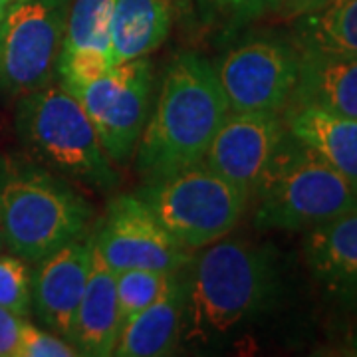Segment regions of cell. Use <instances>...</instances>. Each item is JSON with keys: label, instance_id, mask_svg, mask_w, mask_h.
<instances>
[{"label": "cell", "instance_id": "1", "mask_svg": "<svg viewBox=\"0 0 357 357\" xmlns=\"http://www.w3.org/2000/svg\"><path fill=\"white\" fill-rule=\"evenodd\" d=\"M185 318L181 344L229 342L278 302L282 274L270 246L225 238L204 246L183 268Z\"/></svg>", "mask_w": 357, "mask_h": 357}, {"label": "cell", "instance_id": "2", "mask_svg": "<svg viewBox=\"0 0 357 357\" xmlns=\"http://www.w3.org/2000/svg\"><path fill=\"white\" fill-rule=\"evenodd\" d=\"M229 114L215 66L195 52L177 54L141 133L137 171L155 178L203 161Z\"/></svg>", "mask_w": 357, "mask_h": 357}, {"label": "cell", "instance_id": "3", "mask_svg": "<svg viewBox=\"0 0 357 357\" xmlns=\"http://www.w3.org/2000/svg\"><path fill=\"white\" fill-rule=\"evenodd\" d=\"M252 199L258 203L255 225L260 230H312L357 213L356 185L290 131Z\"/></svg>", "mask_w": 357, "mask_h": 357}, {"label": "cell", "instance_id": "4", "mask_svg": "<svg viewBox=\"0 0 357 357\" xmlns=\"http://www.w3.org/2000/svg\"><path fill=\"white\" fill-rule=\"evenodd\" d=\"M91 215V204L60 177L34 165L2 167L0 230L13 255L40 262L84 236Z\"/></svg>", "mask_w": 357, "mask_h": 357}, {"label": "cell", "instance_id": "5", "mask_svg": "<svg viewBox=\"0 0 357 357\" xmlns=\"http://www.w3.org/2000/svg\"><path fill=\"white\" fill-rule=\"evenodd\" d=\"M135 197L187 250L225 238L243 218L248 195L220 177L204 161L145 178Z\"/></svg>", "mask_w": 357, "mask_h": 357}, {"label": "cell", "instance_id": "6", "mask_svg": "<svg viewBox=\"0 0 357 357\" xmlns=\"http://www.w3.org/2000/svg\"><path fill=\"white\" fill-rule=\"evenodd\" d=\"M18 133L54 169L100 189L117 185V175L76 96L62 86L30 91L18 105Z\"/></svg>", "mask_w": 357, "mask_h": 357}, {"label": "cell", "instance_id": "7", "mask_svg": "<svg viewBox=\"0 0 357 357\" xmlns=\"http://www.w3.org/2000/svg\"><path fill=\"white\" fill-rule=\"evenodd\" d=\"M70 0H14L0 18V91L26 96L50 84Z\"/></svg>", "mask_w": 357, "mask_h": 357}, {"label": "cell", "instance_id": "8", "mask_svg": "<svg viewBox=\"0 0 357 357\" xmlns=\"http://www.w3.org/2000/svg\"><path fill=\"white\" fill-rule=\"evenodd\" d=\"M66 89L82 103L105 155L115 163H128L137 151L151 114L155 89L151 60L145 56L115 64L102 77Z\"/></svg>", "mask_w": 357, "mask_h": 357}, {"label": "cell", "instance_id": "9", "mask_svg": "<svg viewBox=\"0 0 357 357\" xmlns=\"http://www.w3.org/2000/svg\"><path fill=\"white\" fill-rule=\"evenodd\" d=\"M213 66L230 112L280 114L298 82L300 50L294 40L262 34L232 46Z\"/></svg>", "mask_w": 357, "mask_h": 357}, {"label": "cell", "instance_id": "10", "mask_svg": "<svg viewBox=\"0 0 357 357\" xmlns=\"http://www.w3.org/2000/svg\"><path fill=\"white\" fill-rule=\"evenodd\" d=\"M93 246L114 274L131 268L173 272L191 260V250L181 246L135 195L109 201Z\"/></svg>", "mask_w": 357, "mask_h": 357}, {"label": "cell", "instance_id": "11", "mask_svg": "<svg viewBox=\"0 0 357 357\" xmlns=\"http://www.w3.org/2000/svg\"><path fill=\"white\" fill-rule=\"evenodd\" d=\"M286 131L280 114L230 112L211 141L203 161L252 201Z\"/></svg>", "mask_w": 357, "mask_h": 357}, {"label": "cell", "instance_id": "12", "mask_svg": "<svg viewBox=\"0 0 357 357\" xmlns=\"http://www.w3.org/2000/svg\"><path fill=\"white\" fill-rule=\"evenodd\" d=\"M91 255L93 234L79 236L42 258L32 276V306L36 316L50 332L68 340L86 290Z\"/></svg>", "mask_w": 357, "mask_h": 357}, {"label": "cell", "instance_id": "13", "mask_svg": "<svg viewBox=\"0 0 357 357\" xmlns=\"http://www.w3.org/2000/svg\"><path fill=\"white\" fill-rule=\"evenodd\" d=\"M304 260L326 302L357 319V213L310 230Z\"/></svg>", "mask_w": 357, "mask_h": 357}, {"label": "cell", "instance_id": "14", "mask_svg": "<svg viewBox=\"0 0 357 357\" xmlns=\"http://www.w3.org/2000/svg\"><path fill=\"white\" fill-rule=\"evenodd\" d=\"M183 268L171 272L167 286L155 302L141 310L128 324H123L114 356L161 357L175 354V349L181 345L185 318Z\"/></svg>", "mask_w": 357, "mask_h": 357}, {"label": "cell", "instance_id": "15", "mask_svg": "<svg viewBox=\"0 0 357 357\" xmlns=\"http://www.w3.org/2000/svg\"><path fill=\"white\" fill-rule=\"evenodd\" d=\"M300 105L357 117V56L300 50V72L288 107Z\"/></svg>", "mask_w": 357, "mask_h": 357}, {"label": "cell", "instance_id": "16", "mask_svg": "<svg viewBox=\"0 0 357 357\" xmlns=\"http://www.w3.org/2000/svg\"><path fill=\"white\" fill-rule=\"evenodd\" d=\"M119 312L115 274L103 262L102 255L93 246L86 290L77 306L70 344L79 356L107 357L114 356L119 337Z\"/></svg>", "mask_w": 357, "mask_h": 357}, {"label": "cell", "instance_id": "17", "mask_svg": "<svg viewBox=\"0 0 357 357\" xmlns=\"http://www.w3.org/2000/svg\"><path fill=\"white\" fill-rule=\"evenodd\" d=\"M284 123L296 139L357 187V117L312 105L286 107Z\"/></svg>", "mask_w": 357, "mask_h": 357}, {"label": "cell", "instance_id": "18", "mask_svg": "<svg viewBox=\"0 0 357 357\" xmlns=\"http://www.w3.org/2000/svg\"><path fill=\"white\" fill-rule=\"evenodd\" d=\"M173 8L169 0H115L109 20V60L123 64L145 58L169 36Z\"/></svg>", "mask_w": 357, "mask_h": 357}, {"label": "cell", "instance_id": "19", "mask_svg": "<svg viewBox=\"0 0 357 357\" xmlns=\"http://www.w3.org/2000/svg\"><path fill=\"white\" fill-rule=\"evenodd\" d=\"M292 40L298 50L357 56V0H330L314 13L296 16Z\"/></svg>", "mask_w": 357, "mask_h": 357}, {"label": "cell", "instance_id": "20", "mask_svg": "<svg viewBox=\"0 0 357 357\" xmlns=\"http://www.w3.org/2000/svg\"><path fill=\"white\" fill-rule=\"evenodd\" d=\"M115 0H70L62 52L93 48L109 56V20Z\"/></svg>", "mask_w": 357, "mask_h": 357}, {"label": "cell", "instance_id": "21", "mask_svg": "<svg viewBox=\"0 0 357 357\" xmlns=\"http://www.w3.org/2000/svg\"><path fill=\"white\" fill-rule=\"evenodd\" d=\"M175 272V270H173ZM171 272L159 270H145V268H131L115 274V290H117V312H119V326L128 324L141 310L157 300L163 292ZM121 332V330H119Z\"/></svg>", "mask_w": 357, "mask_h": 357}, {"label": "cell", "instance_id": "22", "mask_svg": "<svg viewBox=\"0 0 357 357\" xmlns=\"http://www.w3.org/2000/svg\"><path fill=\"white\" fill-rule=\"evenodd\" d=\"M197 4L204 20L236 30L280 10L282 0H197Z\"/></svg>", "mask_w": 357, "mask_h": 357}, {"label": "cell", "instance_id": "23", "mask_svg": "<svg viewBox=\"0 0 357 357\" xmlns=\"http://www.w3.org/2000/svg\"><path fill=\"white\" fill-rule=\"evenodd\" d=\"M0 306L20 318L32 310V276L20 256H0Z\"/></svg>", "mask_w": 357, "mask_h": 357}, {"label": "cell", "instance_id": "24", "mask_svg": "<svg viewBox=\"0 0 357 357\" xmlns=\"http://www.w3.org/2000/svg\"><path fill=\"white\" fill-rule=\"evenodd\" d=\"M112 60L105 52L93 50V48H79V50L60 52L56 70L60 74V84L64 88H74L93 82L103 74L109 72Z\"/></svg>", "mask_w": 357, "mask_h": 357}, {"label": "cell", "instance_id": "25", "mask_svg": "<svg viewBox=\"0 0 357 357\" xmlns=\"http://www.w3.org/2000/svg\"><path fill=\"white\" fill-rule=\"evenodd\" d=\"M77 349L70 342L62 340V335L54 332L40 330L36 326L24 321L20 344L16 357H76Z\"/></svg>", "mask_w": 357, "mask_h": 357}, {"label": "cell", "instance_id": "26", "mask_svg": "<svg viewBox=\"0 0 357 357\" xmlns=\"http://www.w3.org/2000/svg\"><path fill=\"white\" fill-rule=\"evenodd\" d=\"M24 318L0 306V357H16Z\"/></svg>", "mask_w": 357, "mask_h": 357}, {"label": "cell", "instance_id": "27", "mask_svg": "<svg viewBox=\"0 0 357 357\" xmlns=\"http://www.w3.org/2000/svg\"><path fill=\"white\" fill-rule=\"evenodd\" d=\"M330 0H282L280 10H284L290 16H302V14L314 13L328 4Z\"/></svg>", "mask_w": 357, "mask_h": 357}, {"label": "cell", "instance_id": "28", "mask_svg": "<svg viewBox=\"0 0 357 357\" xmlns=\"http://www.w3.org/2000/svg\"><path fill=\"white\" fill-rule=\"evenodd\" d=\"M14 0H0V18H2V14L6 13V8L13 4Z\"/></svg>", "mask_w": 357, "mask_h": 357}, {"label": "cell", "instance_id": "29", "mask_svg": "<svg viewBox=\"0 0 357 357\" xmlns=\"http://www.w3.org/2000/svg\"><path fill=\"white\" fill-rule=\"evenodd\" d=\"M0 248H2V230H0Z\"/></svg>", "mask_w": 357, "mask_h": 357}]
</instances>
